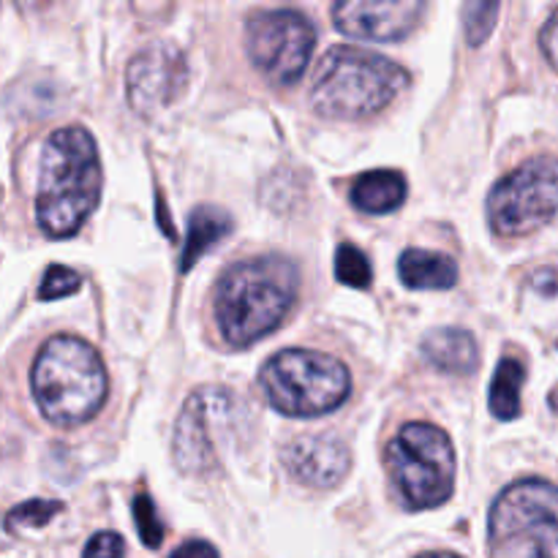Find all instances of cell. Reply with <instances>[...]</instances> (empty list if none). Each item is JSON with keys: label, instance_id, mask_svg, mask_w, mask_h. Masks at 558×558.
<instances>
[{"label": "cell", "instance_id": "6da1fadb", "mask_svg": "<svg viewBox=\"0 0 558 558\" xmlns=\"http://www.w3.org/2000/svg\"><path fill=\"white\" fill-rule=\"evenodd\" d=\"M101 161L96 140L82 125L52 131L41 147L36 221L49 238H71L101 199Z\"/></svg>", "mask_w": 558, "mask_h": 558}, {"label": "cell", "instance_id": "7a4b0ae2", "mask_svg": "<svg viewBox=\"0 0 558 558\" xmlns=\"http://www.w3.org/2000/svg\"><path fill=\"white\" fill-rule=\"evenodd\" d=\"M300 272L283 256L234 262L216 287V322L223 341L251 347L276 330L292 308Z\"/></svg>", "mask_w": 558, "mask_h": 558}, {"label": "cell", "instance_id": "3957f363", "mask_svg": "<svg viewBox=\"0 0 558 558\" xmlns=\"http://www.w3.org/2000/svg\"><path fill=\"white\" fill-rule=\"evenodd\" d=\"M31 387L44 417L71 428L96 417L107 401L109 381L90 343L76 336H52L36 354Z\"/></svg>", "mask_w": 558, "mask_h": 558}, {"label": "cell", "instance_id": "277c9868", "mask_svg": "<svg viewBox=\"0 0 558 558\" xmlns=\"http://www.w3.org/2000/svg\"><path fill=\"white\" fill-rule=\"evenodd\" d=\"M409 85L398 63L363 47L338 44L322 58L311 82V107L330 120H363L381 112Z\"/></svg>", "mask_w": 558, "mask_h": 558}, {"label": "cell", "instance_id": "5b68a950", "mask_svg": "<svg viewBox=\"0 0 558 558\" xmlns=\"http://www.w3.org/2000/svg\"><path fill=\"white\" fill-rule=\"evenodd\" d=\"M259 385L272 409L289 417H322L352 392V376L338 357L314 349H283L259 371Z\"/></svg>", "mask_w": 558, "mask_h": 558}, {"label": "cell", "instance_id": "8992f818", "mask_svg": "<svg viewBox=\"0 0 558 558\" xmlns=\"http://www.w3.org/2000/svg\"><path fill=\"white\" fill-rule=\"evenodd\" d=\"M490 558H558V488L521 480L499 494L488 515Z\"/></svg>", "mask_w": 558, "mask_h": 558}, {"label": "cell", "instance_id": "52a82bcc", "mask_svg": "<svg viewBox=\"0 0 558 558\" xmlns=\"http://www.w3.org/2000/svg\"><path fill=\"white\" fill-rule=\"evenodd\" d=\"M396 488L412 510L445 505L456 490V447L450 436L430 423H409L387 450Z\"/></svg>", "mask_w": 558, "mask_h": 558}, {"label": "cell", "instance_id": "ba28073f", "mask_svg": "<svg viewBox=\"0 0 558 558\" xmlns=\"http://www.w3.org/2000/svg\"><path fill=\"white\" fill-rule=\"evenodd\" d=\"M245 407L229 387H199L183 403L174 423L172 456L183 474L199 477L221 461L223 447L238 439Z\"/></svg>", "mask_w": 558, "mask_h": 558}, {"label": "cell", "instance_id": "9c48e42d", "mask_svg": "<svg viewBox=\"0 0 558 558\" xmlns=\"http://www.w3.org/2000/svg\"><path fill=\"white\" fill-rule=\"evenodd\" d=\"M558 161L550 156L529 158L490 189L488 221L501 238H523L556 218Z\"/></svg>", "mask_w": 558, "mask_h": 558}, {"label": "cell", "instance_id": "30bf717a", "mask_svg": "<svg viewBox=\"0 0 558 558\" xmlns=\"http://www.w3.org/2000/svg\"><path fill=\"white\" fill-rule=\"evenodd\" d=\"M314 44V25L294 9H259L245 22L251 63L276 85H294L305 74Z\"/></svg>", "mask_w": 558, "mask_h": 558}, {"label": "cell", "instance_id": "8fae6325", "mask_svg": "<svg viewBox=\"0 0 558 558\" xmlns=\"http://www.w3.org/2000/svg\"><path fill=\"white\" fill-rule=\"evenodd\" d=\"M185 85H189L185 54L167 41L147 44L131 58L129 71H125L129 104L142 118H153L178 101Z\"/></svg>", "mask_w": 558, "mask_h": 558}, {"label": "cell", "instance_id": "7c38bea8", "mask_svg": "<svg viewBox=\"0 0 558 558\" xmlns=\"http://www.w3.org/2000/svg\"><path fill=\"white\" fill-rule=\"evenodd\" d=\"M423 11V0H341L332 5V20L352 38L396 41L414 31Z\"/></svg>", "mask_w": 558, "mask_h": 558}, {"label": "cell", "instance_id": "4fadbf2b", "mask_svg": "<svg viewBox=\"0 0 558 558\" xmlns=\"http://www.w3.org/2000/svg\"><path fill=\"white\" fill-rule=\"evenodd\" d=\"M283 466L308 488H332L347 477L352 456L338 436L308 434L294 439L283 450Z\"/></svg>", "mask_w": 558, "mask_h": 558}, {"label": "cell", "instance_id": "5bb4252c", "mask_svg": "<svg viewBox=\"0 0 558 558\" xmlns=\"http://www.w3.org/2000/svg\"><path fill=\"white\" fill-rule=\"evenodd\" d=\"M423 357L441 374L469 376L480 365V347L474 336L461 327H441L423 338Z\"/></svg>", "mask_w": 558, "mask_h": 558}, {"label": "cell", "instance_id": "9a60e30c", "mask_svg": "<svg viewBox=\"0 0 558 558\" xmlns=\"http://www.w3.org/2000/svg\"><path fill=\"white\" fill-rule=\"evenodd\" d=\"M349 199L357 210L371 213V216H385L407 199V178L396 169H374L363 172L349 189Z\"/></svg>", "mask_w": 558, "mask_h": 558}, {"label": "cell", "instance_id": "2e32d148", "mask_svg": "<svg viewBox=\"0 0 558 558\" xmlns=\"http://www.w3.org/2000/svg\"><path fill=\"white\" fill-rule=\"evenodd\" d=\"M398 276L409 289H452L458 283V265L447 254L428 248H409L398 259Z\"/></svg>", "mask_w": 558, "mask_h": 558}, {"label": "cell", "instance_id": "e0dca14e", "mask_svg": "<svg viewBox=\"0 0 558 558\" xmlns=\"http://www.w3.org/2000/svg\"><path fill=\"white\" fill-rule=\"evenodd\" d=\"M232 216L223 207L202 205L191 213L189 218V234H185L183 254H180V270L189 272L207 251L216 243H221L229 232H232Z\"/></svg>", "mask_w": 558, "mask_h": 558}, {"label": "cell", "instance_id": "ac0fdd59", "mask_svg": "<svg viewBox=\"0 0 558 558\" xmlns=\"http://www.w3.org/2000/svg\"><path fill=\"white\" fill-rule=\"evenodd\" d=\"M526 379V371L515 357H505L496 368L494 381H490V412L496 420H515L521 414V387Z\"/></svg>", "mask_w": 558, "mask_h": 558}, {"label": "cell", "instance_id": "d6986e66", "mask_svg": "<svg viewBox=\"0 0 558 558\" xmlns=\"http://www.w3.org/2000/svg\"><path fill=\"white\" fill-rule=\"evenodd\" d=\"M336 278L352 289H368L374 281V270L363 251L354 243H341L336 251Z\"/></svg>", "mask_w": 558, "mask_h": 558}, {"label": "cell", "instance_id": "ffe728a7", "mask_svg": "<svg viewBox=\"0 0 558 558\" xmlns=\"http://www.w3.org/2000/svg\"><path fill=\"white\" fill-rule=\"evenodd\" d=\"M63 512V505L54 499H31L25 505L14 507L5 515V529L9 532H16V529H41L52 521L54 515Z\"/></svg>", "mask_w": 558, "mask_h": 558}, {"label": "cell", "instance_id": "44dd1931", "mask_svg": "<svg viewBox=\"0 0 558 558\" xmlns=\"http://www.w3.org/2000/svg\"><path fill=\"white\" fill-rule=\"evenodd\" d=\"M496 16H499V3H483V0L466 3L463 22H466V38L472 47H480L488 38V33L496 25Z\"/></svg>", "mask_w": 558, "mask_h": 558}, {"label": "cell", "instance_id": "7402d4cb", "mask_svg": "<svg viewBox=\"0 0 558 558\" xmlns=\"http://www.w3.org/2000/svg\"><path fill=\"white\" fill-rule=\"evenodd\" d=\"M131 510H134V521H136V529H140V537L142 543H145V548H158V545L163 543V523L161 518H158V510L156 505H153V499H147L145 494H140L134 499V505H131Z\"/></svg>", "mask_w": 558, "mask_h": 558}, {"label": "cell", "instance_id": "603a6c76", "mask_svg": "<svg viewBox=\"0 0 558 558\" xmlns=\"http://www.w3.org/2000/svg\"><path fill=\"white\" fill-rule=\"evenodd\" d=\"M82 276L76 270L65 265H49L47 272H44L41 289H38V298L41 300H60L69 298V294L80 292Z\"/></svg>", "mask_w": 558, "mask_h": 558}, {"label": "cell", "instance_id": "cb8c5ba5", "mask_svg": "<svg viewBox=\"0 0 558 558\" xmlns=\"http://www.w3.org/2000/svg\"><path fill=\"white\" fill-rule=\"evenodd\" d=\"M82 558H125L123 537L114 532H98L87 539Z\"/></svg>", "mask_w": 558, "mask_h": 558}, {"label": "cell", "instance_id": "d4e9b609", "mask_svg": "<svg viewBox=\"0 0 558 558\" xmlns=\"http://www.w3.org/2000/svg\"><path fill=\"white\" fill-rule=\"evenodd\" d=\"M539 47H543L548 63L558 71V9L548 16L543 33H539Z\"/></svg>", "mask_w": 558, "mask_h": 558}, {"label": "cell", "instance_id": "484cf974", "mask_svg": "<svg viewBox=\"0 0 558 558\" xmlns=\"http://www.w3.org/2000/svg\"><path fill=\"white\" fill-rule=\"evenodd\" d=\"M169 558H221L218 550L213 548L205 539H191V543H183L178 550H174Z\"/></svg>", "mask_w": 558, "mask_h": 558}, {"label": "cell", "instance_id": "4316f807", "mask_svg": "<svg viewBox=\"0 0 558 558\" xmlns=\"http://www.w3.org/2000/svg\"><path fill=\"white\" fill-rule=\"evenodd\" d=\"M420 558H458V556H452V554H425Z\"/></svg>", "mask_w": 558, "mask_h": 558}, {"label": "cell", "instance_id": "83f0119b", "mask_svg": "<svg viewBox=\"0 0 558 558\" xmlns=\"http://www.w3.org/2000/svg\"><path fill=\"white\" fill-rule=\"evenodd\" d=\"M550 407H554V412L558 414V390L554 392V396H550Z\"/></svg>", "mask_w": 558, "mask_h": 558}]
</instances>
